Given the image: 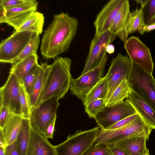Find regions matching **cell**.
<instances>
[{"instance_id": "cell-1", "label": "cell", "mask_w": 155, "mask_h": 155, "mask_svg": "<svg viewBox=\"0 0 155 155\" xmlns=\"http://www.w3.org/2000/svg\"><path fill=\"white\" fill-rule=\"evenodd\" d=\"M78 21L68 13L54 15L42 35L40 47L43 58H54L66 51L76 34Z\"/></svg>"}, {"instance_id": "cell-2", "label": "cell", "mask_w": 155, "mask_h": 155, "mask_svg": "<svg viewBox=\"0 0 155 155\" xmlns=\"http://www.w3.org/2000/svg\"><path fill=\"white\" fill-rule=\"evenodd\" d=\"M71 59L57 57L49 65L41 96L40 103L55 97L63 98L70 89L72 78L71 74Z\"/></svg>"}, {"instance_id": "cell-3", "label": "cell", "mask_w": 155, "mask_h": 155, "mask_svg": "<svg viewBox=\"0 0 155 155\" xmlns=\"http://www.w3.org/2000/svg\"><path fill=\"white\" fill-rule=\"evenodd\" d=\"M152 130L138 114L132 121L121 127L113 130L101 129L94 145L106 146L136 136H145L148 140Z\"/></svg>"}, {"instance_id": "cell-4", "label": "cell", "mask_w": 155, "mask_h": 155, "mask_svg": "<svg viewBox=\"0 0 155 155\" xmlns=\"http://www.w3.org/2000/svg\"><path fill=\"white\" fill-rule=\"evenodd\" d=\"M127 80L131 90L155 112V79L153 75L131 61Z\"/></svg>"}, {"instance_id": "cell-5", "label": "cell", "mask_w": 155, "mask_h": 155, "mask_svg": "<svg viewBox=\"0 0 155 155\" xmlns=\"http://www.w3.org/2000/svg\"><path fill=\"white\" fill-rule=\"evenodd\" d=\"M99 127L69 134L63 143L55 146L56 155H83L92 146L101 130Z\"/></svg>"}, {"instance_id": "cell-6", "label": "cell", "mask_w": 155, "mask_h": 155, "mask_svg": "<svg viewBox=\"0 0 155 155\" xmlns=\"http://www.w3.org/2000/svg\"><path fill=\"white\" fill-rule=\"evenodd\" d=\"M33 32L15 31L0 44V61L12 64L30 41Z\"/></svg>"}, {"instance_id": "cell-7", "label": "cell", "mask_w": 155, "mask_h": 155, "mask_svg": "<svg viewBox=\"0 0 155 155\" xmlns=\"http://www.w3.org/2000/svg\"><path fill=\"white\" fill-rule=\"evenodd\" d=\"M116 36L108 30L101 35H95L92 40L84 69L81 75L97 67L107 57L106 51Z\"/></svg>"}, {"instance_id": "cell-8", "label": "cell", "mask_w": 155, "mask_h": 155, "mask_svg": "<svg viewBox=\"0 0 155 155\" xmlns=\"http://www.w3.org/2000/svg\"><path fill=\"white\" fill-rule=\"evenodd\" d=\"M59 99L55 97H50L31 109V125L43 135L56 118Z\"/></svg>"}, {"instance_id": "cell-9", "label": "cell", "mask_w": 155, "mask_h": 155, "mask_svg": "<svg viewBox=\"0 0 155 155\" xmlns=\"http://www.w3.org/2000/svg\"><path fill=\"white\" fill-rule=\"evenodd\" d=\"M108 57L100 65L77 78H72L69 90L83 103L91 90L103 77Z\"/></svg>"}, {"instance_id": "cell-10", "label": "cell", "mask_w": 155, "mask_h": 155, "mask_svg": "<svg viewBox=\"0 0 155 155\" xmlns=\"http://www.w3.org/2000/svg\"><path fill=\"white\" fill-rule=\"evenodd\" d=\"M131 66V61L128 56L120 53L112 59L109 70L105 76L108 85L105 103L109 98L124 78H128Z\"/></svg>"}, {"instance_id": "cell-11", "label": "cell", "mask_w": 155, "mask_h": 155, "mask_svg": "<svg viewBox=\"0 0 155 155\" xmlns=\"http://www.w3.org/2000/svg\"><path fill=\"white\" fill-rule=\"evenodd\" d=\"M137 112L132 106L126 101L110 106H106L94 118L101 129L106 130L119 121Z\"/></svg>"}, {"instance_id": "cell-12", "label": "cell", "mask_w": 155, "mask_h": 155, "mask_svg": "<svg viewBox=\"0 0 155 155\" xmlns=\"http://www.w3.org/2000/svg\"><path fill=\"white\" fill-rule=\"evenodd\" d=\"M124 47L131 61L153 75L154 64L150 50L138 38H129Z\"/></svg>"}, {"instance_id": "cell-13", "label": "cell", "mask_w": 155, "mask_h": 155, "mask_svg": "<svg viewBox=\"0 0 155 155\" xmlns=\"http://www.w3.org/2000/svg\"><path fill=\"white\" fill-rule=\"evenodd\" d=\"M20 88L19 81L13 73L10 72L6 82L0 89V106L6 107L11 113L21 115Z\"/></svg>"}, {"instance_id": "cell-14", "label": "cell", "mask_w": 155, "mask_h": 155, "mask_svg": "<svg viewBox=\"0 0 155 155\" xmlns=\"http://www.w3.org/2000/svg\"><path fill=\"white\" fill-rule=\"evenodd\" d=\"M126 0H111L103 7L94 22L95 35L109 30L113 21L124 4Z\"/></svg>"}, {"instance_id": "cell-15", "label": "cell", "mask_w": 155, "mask_h": 155, "mask_svg": "<svg viewBox=\"0 0 155 155\" xmlns=\"http://www.w3.org/2000/svg\"><path fill=\"white\" fill-rule=\"evenodd\" d=\"M26 155H56L55 146L31 125Z\"/></svg>"}, {"instance_id": "cell-16", "label": "cell", "mask_w": 155, "mask_h": 155, "mask_svg": "<svg viewBox=\"0 0 155 155\" xmlns=\"http://www.w3.org/2000/svg\"><path fill=\"white\" fill-rule=\"evenodd\" d=\"M37 6H26L6 9L5 17L2 23H6L16 30L37 11Z\"/></svg>"}, {"instance_id": "cell-17", "label": "cell", "mask_w": 155, "mask_h": 155, "mask_svg": "<svg viewBox=\"0 0 155 155\" xmlns=\"http://www.w3.org/2000/svg\"><path fill=\"white\" fill-rule=\"evenodd\" d=\"M153 129H155V112L140 97L131 90L125 100Z\"/></svg>"}, {"instance_id": "cell-18", "label": "cell", "mask_w": 155, "mask_h": 155, "mask_svg": "<svg viewBox=\"0 0 155 155\" xmlns=\"http://www.w3.org/2000/svg\"><path fill=\"white\" fill-rule=\"evenodd\" d=\"M130 11L129 1L126 0L122 8L111 24L109 30L125 43L129 35L127 24Z\"/></svg>"}, {"instance_id": "cell-19", "label": "cell", "mask_w": 155, "mask_h": 155, "mask_svg": "<svg viewBox=\"0 0 155 155\" xmlns=\"http://www.w3.org/2000/svg\"><path fill=\"white\" fill-rule=\"evenodd\" d=\"M23 117L21 115L10 113L2 128L5 146L16 142L18 135Z\"/></svg>"}, {"instance_id": "cell-20", "label": "cell", "mask_w": 155, "mask_h": 155, "mask_svg": "<svg viewBox=\"0 0 155 155\" xmlns=\"http://www.w3.org/2000/svg\"><path fill=\"white\" fill-rule=\"evenodd\" d=\"M147 138L143 136L127 138L116 143L129 155H143L147 148L146 142Z\"/></svg>"}, {"instance_id": "cell-21", "label": "cell", "mask_w": 155, "mask_h": 155, "mask_svg": "<svg viewBox=\"0 0 155 155\" xmlns=\"http://www.w3.org/2000/svg\"><path fill=\"white\" fill-rule=\"evenodd\" d=\"M49 64L41 62L39 73L31 94L29 96L31 109L40 103L41 96L44 87Z\"/></svg>"}, {"instance_id": "cell-22", "label": "cell", "mask_w": 155, "mask_h": 155, "mask_svg": "<svg viewBox=\"0 0 155 155\" xmlns=\"http://www.w3.org/2000/svg\"><path fill=\"white\" fill-rule=\"evenodd\" d=\"M38 58V56L32 55L12 64L10 72L15 75L20 83H23L26 75L34 67L39 64Z\"/></svg>"}, {"instance_id": "cell-23", "label": "cell", "mask_w": 155, "mask_h": 155, "mask_svg": "<svg viewBox=\"0 0 155 155\" xmlns=\"http://www.w3.org/2000/svg\"><path fill=\"white\" fill-rule=\"evenodd\" d=\"M145 25L143 9L137 8L136 10L130 12L127 27L129 35L136 31L141 35H143L145 32L144 28Z\"/></svg>"}, {"instance_id": "cell-24", "label": "cell", "mask_w": 155, "mask_h": 155, "mask_svg": "<svg viewBox=\"0 0 155 155\" xmlns=\"http://www.w3.org/2000/svg\"><path fill=\"white\" fill-rule=\"evenodd\" d=\"M31 126L30 119L23 118L16 141L19 155H26Z\"/></svg>"}, {"instance_id": "cell-25", "label": "cell", "mask_w": 155, "mask_h": 155, "mask_svg": "<svg viewBox=\"0 0 155 155\" xmlns=\"http://www.w3.org/2000/svg\"><path fill=\"white\" fill-rule=\"evenodd\" d=\"M45 22L44 15L36 11L15 31L35 32L39 35L43 31Z\"/></svg>"}, {"instance_id": "cell-26", "label": "cell", "mask_w": 155, "mask_h": 155, "mask_svg": "<svg viewBox=\"0 0 155 155\" xmlns=\"http://www.w3.org/2000/svg\"><path fill=\"white\" fill-rule=\"evenodd\" d=\"M108 92V85L105 76L103 77L91 90L83 103L84 107L98 99H104L105 102ZM106 104V103H105Z\"/></svg>"}, {"instance_id": "cell-27", "label": "cell", "mask_w": 155, "mask_h": 155, "mask_svg": "<svg viewBox=\"0 0 155 155\" xmlns=\"http://www.w3.org/2000/svg\"><path fill=\"white\" fill-rule=\"evenodd\" d=\"M131 90L127 78L124 79L109 98L106 106H113L124 101Z\"/></svg>"}, {"instance_id": "cell-28", "label": "cell", "mask_w": 155, "mask_h": 155, "mask_svg": "<svg viewBox=\"0 0 155 155\" xmlns=\"http://www.w3.org/2000/svg\"><path fill=\"white\" fill-rule=\"evenodd\" d=\"M40 41L39 34L36 32H33L29 42L12 64L17 63L31 55L38 56L37 51Z\"/></svg>"}, {"instance_id": "cell-29", "label": "cell", "mask_w": 155, "mask_h": 155, "mask_svg": "<svg viewBox=\"0 0 155 155\" xmlns=\"http://www.w3.org/2000/svg\"><path fill=\"white\" fill-rule=\"evenodd\" d=\"M19 100L22 117L23 118L30 119L31 108L29 96L25 89L23 83H20Z\"/></svg>"}, {"instance_id": "cell-30", "label": "cell", "mask_w": 155, "mask_h": 155, "mask_svg": "<svg viewBox=\"0 0 155 155\" xmlns=\"http://www.w3.org/2000/svg\"><path fill=\"white\" fill-rule=\"evenodd\" d=\"M40 64L34 67L24 78L23 83L29 96L31 94L37 79L40 69Z\"/></svg>"}, {"instance_id": "cell-31", "label": "cell", "mask_w": 155, "mask_h": 155, "mask_svg": "<svg viewBox=\"0 0 155 155\" xmlns=\"http://www.w3.org/2000/svg\"><path fill=\"white\" fill-rule=\"evenodd\" d=\"M106 107L104 99H98L90 102L85 107V111L90 118L94 119L97 114Z\"/></svg>"}, {"instance_id": "cell-32", "label": "cell", "mask_w": 155, "mask_h": 155, "mask_svg": "<svg viewBox=\"0 0 155 155\" xmlns=\"http://www.w3.org/2000/svg\"><path fill=\"white\" fill-rule=\"evenodd\" d=\"M38 2L35 0H1L0 6L5 9L19 6H38Z\"/></svg>"}, {"instance_id": "cell-33", "label": "cell", "mask_w": 155, "mask_h": 155, "mask_svg": "<svg viewBox=\"0 0 155 155\" xmlns=\"http://www.w3.org/2000/svg\"><path fill=\"white\" fill-rule=\"evenodd\" d=\"M83 155H111L105 146L94 145L86 151Z\"/></svg>"}, {"instance_id": "cell-34", "label": "cell", "mask_w": 155, "mask_h": 155, "mask_svg": "<svg viewBox=\"0 0 155 155\" xmlns=\"http://www.w3.org/2000/svg\"><path fill=\"white\" fill-rule=\"evenodd\" d=\"M138 115L137 113L124 118L108 127L106 130H113L123 127L133 120Z\"/></svg>"}, {"instance_id": "cell-35", "label": "cell", "mask_w": 155, "mask_h": 155, "mask_svg": "<svg viewBox=\"0 0 155 155\" xmlns=\"http://www.w3.org/2000/svg\"><path fill=\"white\" fill-rule=\"evenodd\" d=\"M111 155H129L123 150L115 144L105 146Z\"/></svg>"}, {"instance_id": "cell-36", "label": "cell", "mask_w": 155, "mask_h": 155, "mask_svg": "<svg viewBox=\"0 0 155 155\" xmlns=\"http://www.w3.org/2000/svg\"><path fill=\"white\" fill-rule=\"evenodd\" d=\"M10 113L9 110L7 108L0 106V128H2L3 127Z\"/></svg>"}, {"instance_id": "cell-37", "label": "cell", "mask_w": 155, "mask_h": 155, "mask_svg": "<svg viewBox=\"0 0 155 155\" xmlns=\"http://www.w3.org/2000/svg\"><path fill=\"white\" fill-rule=\"evenodd\" d=\"M5 152V155H19L16 142L6 146Z\"/></svg>"}, {"instance_id": "cell-38", "label": "cell", "mask_w": 155, "mask_h": 155, "mask_svg": "<svg viewBox=\"0 0 155 155\" xmlns=\"http://www.w3.org/2000/svg\"><path fill=\"white\" fill-rule=\"evenodd\" d=\"M56 120V118H55L52 123L48 126L43 134V135L48 139H53Z\"/></svg>"}, {"instance_id": "cell-39", "label": "cell", "mask_w": 155, "mask_h": 155, "mask_svg": "<svg viewBox=\"0 0 155 155\" xmlns=\"http://www.w3.org/2000/svg\"><path fill=\"white\" fill-rule=\"evenodd\" d=\"M148 8L149 19L155 13V0H150Z\"/></svg>"}, {"instance_id": "cell-40", "label": "cell", "mask_w": 155, "mask_h": 155, "mask_svg": "<svg viewBox=\"0 0 155 155\" xmlns=\"http://www.w3.org/2000/svg\"><path fill=\"white\" fill-rule=\"evenodd\" d=\"M6 14V9L0 6V23H2L4 19Z\"/></svg>"}, {"instance_id": "cell-41", "label": "cell", "mask_w": 155, "mask_h": 155, "mask_svg": "<svg viewBox=\"0 0 155 155\" xmlns=\"http://www.w3.org/2000/svg\"><path fill=\"white\" fill-rule=\"evenodd\" d=\"M145 32H149L155 29V23L149 25H145L144 28Z\"/></svg>"}, {"instance_id": "cell-42", "label": "cell", "mask_w": 155, "mask_h": 155, "mask_svg": "<svg viewBox=\"0 0 155 155\" xmlns=\"http://www.w3.org/2000/svg\"><path fill=\"white\" fill-rule=\"evenodd\" d=\"M115 49L114 46L113 45L110 44L108 45L107 46L106 51L107 53L109 54H111L114 52Z\"/></svg>"}, {"instance_id": "cell-43", "label": "cell", "mask_w": 155, "mask_h": 155, "mask_svg": "<svg viewBox=\"0 0 155 155\" xmlns=\"http://www.w3.org/2000/svg\"><path fill=\"white\" fill-rule=\"evenodd\" d=\"M149 0H136L135 1L137 4L140 3L141 5V8L143 9L145 6L149 3Z\"/></svg>"}, {"instance_id": "cell-44", "label": "cell", "mask_w": 155, "mask_h": 155, "mask_svg": "<svg viewBox=\"0 0 155 155\" xmlns=\"http://www.w3.org/2000/svg\"><path fill=\"white\" fill-rule=\"evenodd\" d=\"M155 23V13L149 19L146 25H149Z\"/></svg>"}, {"instance_id": "cell-45", "label": "cell", "mask_w": 155, "mask_h": 155, "mask_svg": "<svg viewBox=\"0 0 155 155\" xmlns=\"http://www.w3.org/2000/svg\"><path fill=\"white\" fill-rule=\"evenodd\" d=\"M5 147H0V155H5Z\"/></svg>"}, {"instance_id": "cell-46", "label": "cell", "mask_w": 155, "mask_h": 155, "mask_svg": "<svg viewBox=\"0 0 155 155\" xmlns=\"http://www.w3.org/2000/svg\"><path fill=\"white\" fill-rule=\"evenodd\" d=\"M143 155H150L149 153L148 149L147 148L146 150Z\"/></svg>"}]
</instances>
